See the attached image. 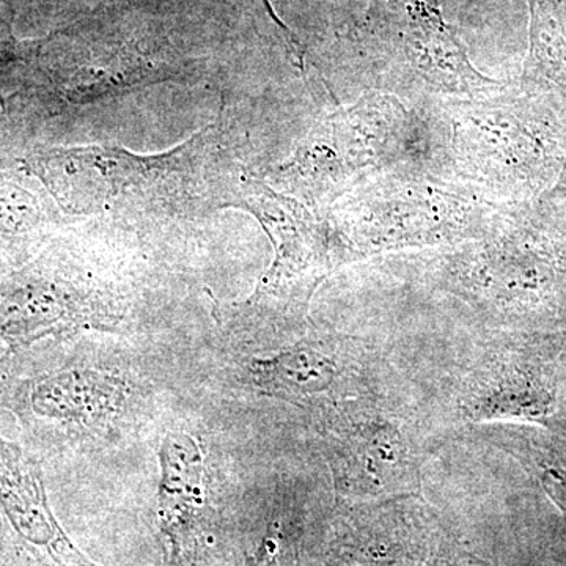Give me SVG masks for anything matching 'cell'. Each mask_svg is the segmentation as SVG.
<instances>
[{"mask_svg":"<svg viewBox=\"0 0 566 566\" xmlns=\"http://www.w3.org/2000/svg\"><path fill=\"white\" fill-rule=\"evenodd\" d=\"M25 167L71 216L177 219L227 208L243 166L219 117L158 155L114 145L40 148L25 158Z\"/></svg>","mask_w":566,"mask_h":566,"instance_id":"cell-1","label":"cell"},{"mask_svg":"<svg viewBox=\"0 0 566 566\" xmlns=\"http://www.w3.org/2000/svg\"><path fill=\"white\" fill-rule=\"evenodd\" d=\"M122 0H103L70 28L43 40L51 91L63 106L120 98L137 88L188 82L200 66L150 21Z\"/></svg>","mask_w":566,"mask_h":566,"instance_id":"cell-2","label":"cell"},{"mask_svg":"<svg viewBox=\"0 0 566 566\" xmlns=\"http://www.w3.org/2000/svg\"><path fill=\"white\" fill-rule=\"evenodd\" d=\"M241 208L262 223L274 244L270 270L244 303L223 307V324L238 331L282 329L303 323L319 283L329 273L326 227L303 202L251 177L244 167L232 182L227 208Z\"/></svg>","mask_w":566,"mask_h":566,"instance_id":"cell-3","label":"cell"},{"mask_svg":"<svg viewBox=\"0 0 566 566\" xmlns=\"http://www.w3.org/2000/svg\"><path fill=\"white\" fill-rule=\"evenodd\" d=\"M406 111L389 96H367L327 115L305 136L289 161L268 175L277 191L305 207L333 203L365 174L385 166L403 132Z\"/></svg>","mask_w":566,"mask_h":566,"instance_id":"cell-4","label":"cell"},{"mask_svg":"<svg viewBox=\"0 0 566 566\" xmlns=\"http://www.w3.org/2000/svg\"><path fill=\"white\" fill-rule=\"evenodd\" d=\"M125 296L91 268H29L0 281V344L21 353L80 331H115Z\"/></svg>","mask_w":566,"mask_h":566,"instance_id":"cell-5","label":"cell"},{"mask_svg":"<svg viewBox=\"0 0 566 566\" xmlns=\"http://www.w3.org/2000/svg\"><path fill=\"white\" fill-rule=\"evenodd\" d=\"M136 389L125 378L92 368H59L18 376L3 408L40 441L103 438L133 416Z\"/></svg>","mask_w":566,"mask_h":566,"instance_id":"cell-6","label":"cell"},{"mask_svg":"<svg viewBox=\"0 0 566 566\" xmlns=\"http://www.w3.org/2000/svg\"><path fill=\"white\" fill-rule=\"evenodd\" d=\"M0 506L11 526L51 566H95L63 534L35 458L0 436Z\"/></svg>","mask_w":566,"mask_h":566,"instance_id":"cell-7","label":"cell"},{"mask_svg":"<svg viewBox=\"0 0 566 566\" xmlns=\"http://www.w3.org/2000/svg\"><path fill=\"white\" fill-rule=\"evenodd\" d=\"M158 512L174 566H186L199 538L207 485L202 446L193 436L170 431L159 449Z\"/></svg>","mask_w":566,"mask_h":566,"instance_id":"cell-8","label":"cell"},{"mask_svg":"<svg viewBox=\"0 0 566 566\" xmlns=\"http://www.w3.org/2000/svg\"><path fill=\"white\" fill-rule=\"evenodd\" d=\"M253 389L283 400H312L326 394L338 378V365L315 344L289 346L273 356L255 357L244 365Z\"/></svg>","mask_w":566,"mask_h":566,"instance_id":"cell-9","label":"cell"},{"mask_svg":"<svg viewBox=\"0 0 566 566\" xmlns=\"http://www.w3.org/2000/svg\"><path fill=\"white\" fill-rule=\"evenodd\" d=\"M553 395L542 381L523 371H506L472 398L476 419H520L542 422L553 412Z\"/></svg>","mask_w":566,"mask_h":566,"instance_id":"cell-10","label":"cell"},{"mask_svg":"<svg viewBox=\"0 0 566 566\" xmlns=\"http://www.w3.org/2000/svg\"><path fill=\"white\" fill-rule=\"evenodd\" d=\"M359 444L354 447L357 463L365 475L375 476V486L389 483V474L405 464V449L400 438L390 428H365L357 436Z\"/></svg>","mask_w":566,"mask_h":566,"instance_id":"cell-11","label":"cell"},{"mask_svg":"<svg viewBox=\"0 0 566 566\" xmlns=\"http://www.w3.org/2000/svg\"><path fill=\"white\" fill-rule=\"evenodd\" d=\"M40 41L36 43H20L14 39L13 32L9 22L0 18V77L3 76L7 69L29 52L35 51L39 48ZM0 104L3 106L2 95H0Z\"/></svg>","mask_w":566,"mask_h":566,"instance_id":"cell-12","label":"cell"},{"mask_svg":"<svg viewBox=\"0 0 566 566\" xmlns=\"http://www.w3.org/2000/svg\"><path fill=\"white\" fill-rule=\"evenodd\" d=\"M542 486L547 497L566 516V469H545L542 474Z\"/></svg>","mask_w":566,"mask_h":566,"instance_id":"cell-13","label":"cell"},{"mask_svg":"<svg viewBox=\"0 0 566 566\" xmlns=\"http://www.w3.org/2000/svg\"><path fill=\"white\" fill-rule=\"evenodd\" d=\"M14 354L9 346L0 344V406L6 405L11 387L18 379V368L14 364Z\"/></svg>","mask_w":566,"mask_h":566,"instance_id":"cell-14","label":"cell"},{"mask_svg":"<svg viewBox=\"0 0 566 566\" xmlns=\"http://www.w3.org/2000/svg\"><path fill=\"white\" fill-rule=\"evenodd\" d=\"M279 556V535L277 531L271 532L266 538L263 539L256 553L249 558L245 566H277Z\"/></svg>","mask_w":566,"mask_h":566,"instance_id":"cell-15","label":"cell"},{"mask_svg":"<svg viewBox=\"0 0 566 566\" xmlns=\"http://www.w3.org/2000/svg\"><path fill=\"white\" fill-rule=\"evenodd\" d=\"M122 2L128 3L133 9L144 11V13L156 14L175 6L178 0H122Z\"/></svg>","mask_w":566,"mask_h":566,"instance_id":"cell-16","label":"cell"},{"mask_svg":"<svg viewBox=\"0 0 566 566\" xmlns=\"http://www.w3.org/2000/svg\"><path fill=\"white\" fill-rule=\"evenodd\" d=\"M263 3H264V6H266L268 11H270V14H271V17H273V20L275 22H277V25H279V28L282 29L283 33H285V35H289V39L293 40L294 39L293 33L290 32L289 29H286L285 25L282 24V21L279 20L277 17H275V14L273 13V9H271L270 2H268V0H263Z\"/></svg>","mask_w":566,"mask_h":566,"instance_id":"cell-17","label":"cell"}]
</instances>
